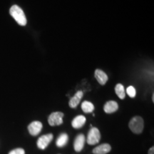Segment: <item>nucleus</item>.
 Returning a JSON list of instances; mask_svg holds the SVG:
<instances>
[{"label":"nucleus","instance_id":"obj_1","mask_svg":"<svg viewBox=\"0 0 154 154\" xmlns=\"http://www.w3.org/2000/svg\"><path fill=\"white\" fill-rule=\"evenodd\" d=\"M11 16L15 19V21L21 26H25L26 24V18L24 12L22 8L17 5H13L9 10Z\"/></svg>","mask_w":154,"mask_h":154},{"label":"nucleus","instance_id":"obj_2","mask_svg":"<svg viewBox=\"0 0 154 154\" xmlns=\"http://www.w3.org/2000/svg\"><path fill=\"white\" fill-rule=\"evenodd\" d=\"M130 129L134 134H141L143 130L144 122L143 119L140 116H135L130 121L128 124Z\"/></svg>","mask_w":154,"mask_h":154},{"label":"nucleus","instance_id":"obj_3","mask_svg":"<svg viewBox=\"0 0 154 154\" xmlns=\"http://www.w3.org/2000/svg\"><path fill=\"white\" fill-rule=\"evenodd\" d=\"M101 140V134L99 130L96 127H92L88 133L87 143L89 145L97 144Z\"/></svg>","mask_w":154,"mask_h":154},{"label":"nucleus","instance_id":"obj_4","mask_svg":"<svg viewBox=\"0 0 154 154\" xmlns=\"http://www.w3.org/2000/svg\"><path fill=\"white\" fill-rule=\"evenodd\" d=\"M63 113L62 112H54L51 113L48 118V123L51 126H59L63 124Z\"/></svg>","mask_w":154,"mask_h":154},{"label":"nucleus","instance_id":"obj_5","mask_svg":"<svg viewBox=\"0 0 154 154\" xmlns=\"http://www.w3.org/2000/svg\"><path fill=\"white\" fill-rule=\"evenodd\" d=\"M53 140V135L51 134L43 135V136H40L36 142V145H37L38 149L44 150L49 145L51 140Z\"/></svg>","mask_w":154,"mask_h":154},{"label":"nucleus","instance_id":"obj_6","mask_svg":"<svg viewBox=\"0 0 154 154\" xmlns=\"http://www.w3.org/2000/svg\"><path fill=\"white\" fill-rule=\"evenodd\" d=\"M42 128H43V125L40 121H33L29 125L28 130L29 134L33 136H36L42 131Z\"/></svg>","mask_w":154,"mask_h":154},{"label":"nucleus","instance_id":"obj_7","mask_svg":"<svg viewBox=\"0 0 154 154\" xmlns=\"http://www.w3.org/2000/svg\"><path fill=\"white\" fill-rule=\"evenodd\" d=\"M85 136L84 134H79L75 138L74 142V150L76 152H80L84 149V143H85Z\"/></svg>","mask_w":154,"mask_h":154},{"label":"nucleus","instance_id":"obj_8","mask_svg":"<svg viewBox=\"0 0 154 154\" xmlns=\"http://www.w3.org/2000/svg\"><path fill=\"white\" fill-rule=\"evenodd\" d=\"M111 146L109 143H103L100 146H96L93 149V153L94 154H106L110 152Z\"/></svg>","mask_w":154,"mask_h":154},{"label":"nucleus","instance_id":"obj_9","mask_svg":"<svg viewBox=\"0 0 154 154\" xmlns=\"http://www.w3.org/2000/svg\"><path fill=\"white\" fill-rule=\"evenodd\" d=\"M119 105L117 102L114 101H109L105 103L103 106V111L106 113H114L118 110Z\"/></svg>","mask_w":154,"mask_h":154},{"label":"nucleus","instance_id":"obj_10","mask_svg":"<svg viewBox=\"0 0 154 154\" xmlns=\"http://www.w3.org/2000/svg\"><path fill=\"white\" fill-rule=\"evenodd\" d=\"M83 96H84V94H83V91H77L76 94H75V95L73 96L72 99H70V101H69V106L71 108H73V109H74V108H76L77 106L79 105V103H80V101L81 99H82Z\"/></svg>","mask_w":154,"mask_h":154},{"label":"nucleus","instance_id":"obj_11","mask_svg":"<svg viewBox=\"0 0 154 154\" xmlns=\"http://www.w3.org/2000/svg\"><path fill=\"white\" fill-rule=\"evenodd\" d=\"M95 77L101 85H104L108 81L107 74L100 69H96L95 71Z\"/></svg>","mask_w":154,"mask_h":154},{"label":"nucleus","instance_id":"obj_12","mask_svg":"<svg viewBox=\"0 0 154 154\" xmlns=\"http://www.w3.org/2000/svg\"><path fill=\"white\" fill-rule=\"evenodd\" d=\"M86 119L85 118V116H84L79 115L78 116L75 117V118L73 119L72 122V125L73 126V128H80L85 124Z\"/></svg>","mask_w":154,"mask_h":154},{"label":"nucleus","instance_id":"obj_13","mask_svg":"<svg viewBox=\"0 0 154 154\" xmlns=\"http://www.w3.org/2000/svg\"><path fill=\"white\" fill-rule=\"evenodd\" d=\"M69 140V136L68 135L65 133H62L59 135V136L58 137L57 142H56V144H57V146L59 148H62L63 146H65L68 143Z\"/></svg>","mask_w":154,"mask_h":154},{"label":"nucleus","instance_id":"obj_14","mask_svg":"<svg viewBox=\"0 0 154 154\" xmlns=\"http://www.w3.org/2000/svg\"><path fill=\"white\" fill-rule=\"evenodd\" d=\"M82 109L86 113H91L94 110V106L91 102L85 101L82 103Z\"/></svg>","mask_w":154,"mask_h":154},{"label":"nucleus","instance_id":"obj_15","mask_svg":"<svg viewBox=\"0 0 154 154\" xmlns=\"http://www.w3.org/2000/svg\"><path fill=\"white\" fill-rule=\"evenodd\" d=\"M115 92L116 95L119 96V99H124L126 96V93H125L124 86L121 84H118L115 87Z\"/></svg>","mask_w":154,"mask_h":154},{"label":"nucleus","instance_id":"obj_16","mask_svg":"<svg viewBox=\"0 0 154 154\" xmlns=\"http://www.w3.org/2000/svg\"><path fill=\"white\" fill-rule=\"evenodd\" d=\"M126 93L128 94V95L131 98H134L135 96H136V89H135V88L132 86H128V87L127 88Z\"/></svg>","mask_w":154,"mask_h":154},{"label":"nucleus","instance_id":"obj_17","mask_svg":"<svg viewBox=\"0 0 154 154\" xmlns=\"http://www.w3.org/2000/svg\"><path fill=\"white\" fill-rule=\"evenodd\" d=\"M9 154H25V151L23 149L19 148V149H16L14 150H12L9 152Z\"/></svg>","mask_w":154,"mask_h":154},{"label":"nucleus","instance_id":"obj_18","mask_svg":"<svg viewBox=\"0 0 154 154\" xmlns=\"http://www.w3.org/2000/svg\"><path fill=\"white\" fill-rule=\"evenodd\" d=\"M149 154H154V147H151L149 151Z\"/></svg>","mask_w":154,"mask_h":154},{"label":"nucleus","instance_id":"obj_19","mask_svg":"<svg viewBox=\"0 0 154 154\" xmlns=\"http://www.w3.org/2000/svg\"><path fill=\"white\" fill-rule=\"evenodd\" d=\"M152 99H153V101H154V95L153 94V97H152Z\"/></svg>","mask_w":154,"mask_h":154}]
</instances>
